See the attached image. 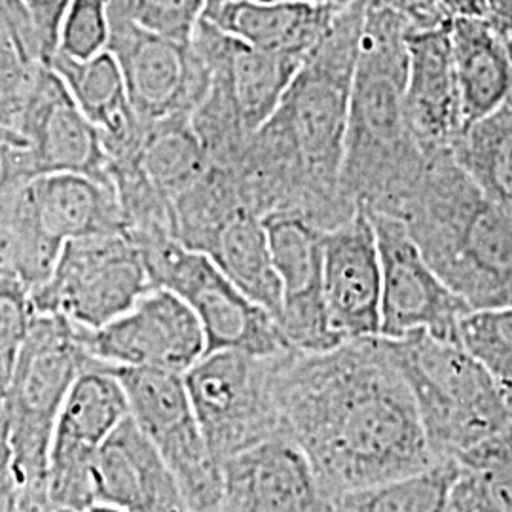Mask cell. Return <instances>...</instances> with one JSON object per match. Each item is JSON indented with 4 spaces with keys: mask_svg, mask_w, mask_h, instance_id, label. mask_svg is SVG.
<instances>
[{
    "mask_svg": "<svg viewBox=\"0 0 512 512\" xmlns=\"http://www.w3.org/2000/svg\"><path fill=\"white\" fill-rule=\"evenodd\" d=\"M509 50H511V55H512V38H511V40H509Z\"/></svg>",
    "mask_w": 512,
    "mask_h": 512,
    "instance_id": "cell-47",
    "label": "cell"
},
{
    "mask_svg": "<svg viewBox=\"0 0 512 512\" xmlns=\"http://www.w3.org/2000/svg\"><path fill=\"white\" fill-rule=\"evenodd\" d=\"M109 0H71L59 29L57 52L90 59L109 46Z\"/></svg>",
    "mask_w": 512,
    "mask_h": 512,
    "instance_id": "cell-34",
    "label": "cell"
},
{
    "mask_svg": "<svg viewBox=\"0 0 512 512\" xmlns=\"http://www.w3.org/2000/svg\"><path fill=\"white\" fill-rule=\"evenodd\" d=\"M21 2L29 10L31 18L35 19L38 33H40V38L46 48V54L52 63L57 46H59L61 21H63L65 10L71 0H21Z\"/></svg>",
    "mask_w": 512,
    "mask_h": 512,
    "instance_id": "cell-37",
    "label": "cell"
},
{
    "mask_svg": "<svg viewBox=\"0 0 512 512\" xmlns=\"http://www.w3.org/2000/svg\"><path fill=\"white\" fill-rule=\"evenodd\" d=\"M397 219L471 310L512 306V213L480 192L452 152L427 160Z\"/></svg>",
    "mask_w": 512,
    "mask_h": 512,
    "instance_id": "cell-3",
    "label": "cell"
},
{
    "mask_svg": "<svg viewBox=\"0 0 512 512\" xmlns=\"http://www.w3.org/2000/svg\"><path fill=\"white\" fill-rule=\"evenodd\" d=\"M107 50L118 61L131 107L145 126L173 116L190 118L211 86V69L190 42L110 21Z\"/></svg>",
    "mask_w": 512,
    "mask_h": 512,
    "instance_id": "cell-16",
    "label": "cell"
},
{
    "mask_svg": "<svg viewBox=\"0 0 512 512\" xmlns=\"http://www.w3.org/2000/svg\"><path fill=\"white\" fill-rule=\"evenodd\" d=\"M21 512H54L44 490H23L21 492Z\"/></svg>",
    "mask_w": 512,
    "mask_h": 512,
    "instance_id": "cell-42",
    "label": "cell"
},
{
    "mask_svg": "<svg viewBox=\"0 0 512 512\" xmlns=\"http://www.w3.org/2000/svg\"><path fill=\"white\" fill-rule=\"evenodd\" d=\"M403 18L412 33L442 29L452 23V14L440 0H376Z\"/></svg>",
    "mask_w": 512,
    "mask_h": 512,
    "instance_id": "cell-36",
    "label": "cell"
},
{
    "mask_svg": "<svg viewBox=\"0 0 512 512\" xmlns=\"http://www.w3.org/2000/svg\"><path fill=\"white\" fill-rule=\"evenodd\" d=\"M54 512H71V511H55V509H54Z\"/></svg>",
    "mask_w": 512,
    "mask_h": 512,
    "instance_id": "cell-48",
    "label": "cell"
},
{
    "mask_svg": "<svg viewBox=\"0 0 512 512\" xmlns=\"http://www.w3.org/2000/svg\"><path fill=\"white\" fill-rule=\"evenodd\" d=\"M99 365L69 319L35 313L8 382V425L14 471L23 490L46 492L55 423L74 382Z\"/></svg>",
    "mask_w": 512,
    "mask_h": 512,
    "instance_id": "cell-7",
    "label": "cell"
},
{
    "mask_svg": "<svg viewBox=\"0 0 512 512\" xmlns=\"http://www.w3.org/2000/svg\"><path fill=\"white\" fill-rule=\"evenodd\" d=\"M205 256L222 274L275 319L281 313L283 291L275 270L270 239L260 219L249 209H239L220 226Z\"/></svg>",
    "mask_w": 512,
    "mask_h": 512,
    "instance_id": "cell-26",
    "label": "cell"
},
{
    "mask_svg": "<svg viewBox=\"0 0 512 512\" xmlns=\"http://www.w3.org/2000/svg\"><path fill=\"white\" fill-rule=\"evenodd\" d=\"M8 382L10 378L0 374V456L12 458L10 425H8Z\"/></svg>",
    "mask_w": 512,
    "mask_h": 512,
    "instance_id": "cell-40",
    "label": "cell"
},
{
    "mask_svg": "<svg viewBox=\"0 0 512 512\" xmlns=\"http://www.w3.org/2000/svg\"><path fill=\"white\" fill-rule=\"evenodd\" d=\"M370 213L382 260V338L427 332L442 342H459L471 308L429 266L403 220Z\"/></svg>",
    "mask_w": 512,
    "mask_h": 512,
    "instance_id": "cell-14",
    "label": "cell"
},
{
    "mask_svg": "<svg viewBox=\"0 0 512 512\" xmlns=\"http://www.w3.org/2000/svg\"><path fill=\"white\" fill-rule=\"evenodd\" d=\"M458 461H439L414 475L336 495L332 512H446Z\"/></svg>",
    "mask_w": 512,
    "mask_h": 512,
    "instance_id": "cell-30",
    "label": "cell"
},
{
    "mask_svg": "<svg viewBox=\"0 0 512 512\" xmlns=\"http://www.w3.org/2000/svg\"><path fill=\"white\" fill-rule=\"evenodd\" d=\"M452 18H484L486 0H440Z\"/></svg>",
    "mask_w": 512,
    "mask_h": 512,
    "instance_id": "cell-41",
    "label": "cell"
},
{
    "mask_svg": "<svg viewBox=\"0 0 512 512\" xmlns=\"http://www.w3.org/2000/svg\"><path fill=\"white\" fill-rule=\"evenodd\" d=\"M139 164L169 202L200 183L211 167L188 116L145 126Z\"/></svg>",
    "mask_w": 512,
    "mask_h": 512,
    "instance_id": "cell-28",
    "label": "cell"
},
{
    "mask_svg": "<svg viewBox=\"0 0 512 512\" xmlns=\"http://www.w3.org/2000/svg\"><path fill=\"white\" fill-rule=\"evenodd\" d=\"M501 37L512 38V0H486V16Z\"/></svg>",
    "mask_w": 512,
    "mask_h": 512,
    "instance_id": "cell-39",
    "label": "cell"
},
{
    "mask_svg": "<svg viewBox=\"0 0 512 512\" xmlns=\"http://www.w3.org/2000/svg\"><path fill=\"white\" fill-rule=\"evenodd\" d=\"M21 492L14 461L0 456V512H21Z\"/></svg>",
    "mask_w": 512,
    "mask_h": 512,
    "instance_id": "cell-38",
    "label": "cell"
},
{
    "mask_svg": "<svg viewBox=\"0 0 512 512\" xmlns=\"http://www.w3.org/2000/svg\"><path fill=\"white\" fill-rule=\"evenodd\" d=\"M0 262H6V258H4V253H2V243H0ZM8 264V262H6ZM10 266V264H8Z\"/></svg>",
    "mask_w": 512,
    "mask_h": 512,
    "instance_id": "cell-46",
    "label": "cell"
},
{
    "mask_svg": "<svg viewBox=\"0 0 512 512\" xmlns=\"http://www.w3.org/2000/svg\"><path fill=\"white\" fill-rule=\"evenodd\" d=\"M154 289L145 258L126 230L69 241L54 272L31 293L37 313L97 330L135 306Z\"/></svg>",
    "mask_w": 512,
    "mask_h": 512,
    "instance_id": "cell-10",
    "label": "cell"
},
{
    "mask_svg": "<svg viewBox=\"0 0 512 512\" xmlns=\"http://www.w3.org/2000/svg\"><path fill=\"white\" fill-rule=\"evenodd\" d=\"M90 512H120V511H114V509H109V507H95V509H92Z\"/></svg>",
    "mask_w": 512,
    "mask_h": 512,
    "instance_id": "cell-45",
    "label": "cell"
},
{
    "mask_svg": "<svg viewBox=\"0 0 512 512\" xmlns=\"http://www.w3.org/2000/svg\"><path fill=\"white\" fill-rule=\"evenodd\" d=\"M323 285L332 325L344 342L380 336L382 260L363 203L351 219L323 234Z\"/></svg>",
    "mask_w": 512,
    "mask_h": 512,
    "instance_id": "cell-18",
    "label": "cell"
},
{
    "mask_svg": "<svg viewBox=\"0 0 512 512\" xmlns=\"http://www.w3.org/2000/svg\"><path fill=\"white\" fill-rule=\"evenodd\" d=\"M277 355L213 351L184 374L203 437L220 465L258 444L279 439Z\"/></svg>",
    "mask_w": 512,
    "mask_h": 512,
    "instance_id": "cell-11",
    "label": "cell"
},
{
    "mask_svg": "<svg viewBox=\"0 0 512 512\" xmlns=\"http://www.w3.org/2000/svg\"><path fill=\"white\" fill-rule=\"evenodd\" d=\"M141 255L152 285L181 296L198 315L207 353L243 351L270 357L294 349L274 315L236 287L211 258L186 249L177 239L148 245Z\"/></svg>",
    "mask_w": 512,
    "mask_h": 512,
    "instance_id": "cell-9",
    "label": "cell"
},
{
    "mask_svg": "<svg viewBox=\"0 0 512 512\" xmlns=\"http://www.w3.org/2000/svg\"><path fill=\"white\" fill-rule=\"evenodd\" d=\"M384 340L412 391L437 461H459L511 421L492 376L461 344L427 332Z\"/></svg>",
    "mask_w": 512,
    "mask_h": 512,
    "instance_id": "cell-5",
    "label": "cell"
},
{
    "mask_svg": "<svg viewBox=\"0 0 512 512\" xmlns=\"http://www.w3.org/2000/svg\"><path fill=\"white\" fill-rule=\"evenodd\" d=\"M340 8L344 6L236 0L205 10L203 18L258 50L306 59Z\"/></svg>",
    "mask_w": 512,
    "mask_h": 512,
    "instance_id": "cell-24",
    "label": "cell"
},
{
    "mask_svg": "<svg viewBox=\"0 0 512 512\" xmlns=\"http://www.w3.org/2000/svg\"><path fill=\"white\" fill-rule=\"evenodd\" d=\"M38 67L18 46L0 0V128H12Z\"/></svg>",
    "mask_w": 512,
    "mask_h": 512,
    "instance_id": "cell-35",
    "label": "cell"
},
{
    "mask_svg": "<svg viewBox=\"0 0 512 512\" xmlns=\"http://www.w3.org/2000/svg\"><path fill=\"white\" fill-rule=\"evenodd\" d=\"M190 44L211 71H219L226 78L239 116L251 133L274 116L304 63L300 57L253 48L207 18L200 19Z\"/></svg>",
    "mask_w": 512,
    "mask_h": 512,
    "instance_id": "cell-22",
    "label": "cell"
},
{
    "mask_svg": "<svg viewBox=\"0 0 512 512\" xmlns=\"http://www.w3.org/2000/svg\"><path fill=\"white\" fill-rule=\"evenodd\" d=\"M450 44L467 128L512 97L509 40L501 37L486 18H454Z\"/></svg>",
    "mask_w": 512,
    "mask_h": 512,
    "instance_id": "cell-25",
    "label": "cell"
},
{
    "mask_svg": "<svg viewBox=\"0 0 512 512\" xmlns=\"http://www.w3.org/2000/svg\"><path fill=\"white\" fill-rule=\"evenodd\" d=\"M459 342L488 370L512 414V306L465 315Z\"/></svg>",
    "mask_w": 512,
    "mask_h": 512,
    "instance_id": "cell-31",
    "label": "cell"
},
{
    "mask_svg": "<svg viewBox=\"0 0 512 512\" xmlns=\"http://www.w3.org/2000/svg\"><path fill=\"white\" fill-rule=\"evenodd\" d=\"M404 101L410 133L425 160L450 154L465 128L450 25L410 33Z\"/></svg>",
    "mask_w": 512,
    "mask_h": 512,
    "instance_id": "cell-20",
    "label": "cell"
},
{
    "mask_svg": "<svg viewBox=\"0 0 512 512\" xmlns=\"http://www.w3.org/2000/svg\"><path fill=\"white\" fill-rule=\"evenodd\" d=\"M109 368L126 391L129 416L177 478L190 512H219L222 465L205 442L184 374L158 368Z\"/></svg>",
    "mask_w": 512,
    "mask_h": 512,
    "instance_id": "cell-12",
    "label": "cell"
},
{
    "mask_svg": "<svg viewBox=\"0 0 512 512\" xmlns=\"http://www.w3.org/2000/svg\"><path fill=\"white\" fill-rule=\"evenodd\" d=\"M458 463L446 512H512V418Z\"/></svg>",
    "mask_w": 512,
    "mask_h": 512,
    "instance_id": "cell-29",
    "label": "cell"
},
{
    "mask_svg": "<svg viewBox=\"0 0 512 512\" xmlns=\"http://www.w3.org/2000/svg\"><path fill=\"white\" fill-rule=\"evenodd\" d=\"M410 33L403 18L366 0L340 173L351 202L393 219L412 198L427 165L406 118Z\"/></svg>",
    "mask_w": 512,
    "mask_h": 512,
    "instance_id": "cell-2",
    "label": "cell"
},
{
    "mask_svg": "<svg viewBox=\"0 0 512 512\" xmlns=\"http://www.w3.org/2000/svg\"><path fill=\"white\" fill-rule=\"evenodd\" d=\"M365 10L366 0L338 10L272 116L291 141L311 186L330 202L351 207L357 203L344 194L340 173Z\"/></svg>",
    "mask_w": 512,
    "mask_h": 512,
    "instance_id": "cell-4",
    "label": "cell"
},
{
    "mask_svg": "<svg viewBox=\"0 0 512 512\" xmlns=\"http://www.w3.org/2000/svg\"><path fill=\"white\" fill-rule=\"evenodd\" d=\"M35 313L29 287L6 262H0V374L8 378Z\"/></svg>",
    "mask_w": 512,
    "mask_h": 512,
    "instance_id": "cell-33",
    "label": "cell"
},
{
    "mask_svg": "<svg viewBox=\"0 0 512 512\" xmlns=\"http://www.w3.org/2000/svg\"><path fill=\"white\" fill-rule=\"evenodd\" d=\"M452 156L486 198L512 213V97L463 129Z\"/></svg>",
    "mask_w": 512,
    "mask_h": 512,
    "instance_id": "cell-27",
    "label": "cell"
},
{
    "mask_svg": "<svg viewBox=\"0 0 512 512\" xmlns=\"http://www.w3.org/2000/svg\"><path fill=\"white\" fill-rule=\"evenodd\" d=\"M264 220L283 304L279 329L291 348L327 351L344 344L330 319L323 285V230L304 217L277 213Z\"/></svg>",
    "mask_w": 512,
    "mask_h": 512,
    "instance_id": "cell-17",
    "label": "cell"
},
{
    "mask_svg": "<svg viewBox=\"0 0 512 512\" xmlns=\"http://www.w3.org/2000/svg\"><path fill=\"white\" fill-rule=\"evenodd\" d=\"M126 230L114 183L78 173L0 184V243L10 268L33 293L74 239Z\"/></svg>",
    "mask_w": 512,
    "mask_h": 512,
    "instance_id": "cell-6",
    "label": "cell"
},
{
    "mask_svg": "<svg viewBox=\"0 0 512 512\" xmlns=\"http://www.w3.org/2000/svg\"><path fill=\"white\" fill-rule=\"evenodd\" d=\"M80 336L93 359L109 366L186 374L207 353L198 315L162 287L150 289L105 327L80 329Z\"/></svg>",
    "mask_w": 512,
    "mask_h": 512,
    "instance_id": "cell-15",
    "label": "cell"
},
{
    "mask_svg": "<svg viewBox=\"0 0 512 512\" xmlns=\"http://www.w3.org/2000/svg\"><path fill=\"white\" fill-rule=\"evenodd\" d=\"M50 67L59 74L80 110L99 131L109 164L139 154L145 124L131 107L124 76L109 50L90 59H73L55 52Z\"/></svg>",
    "mask_w": 512,
    "mask_h": 512,
    "instance_id": "cell-23",
    "label": "cell"
},
{
    "mask_svg": "<svg viewBox=\"0 0 512 512\" xmlns=\"http://www.w3.org/2000/svg\"><path fill=\"white\" fill-rule=\"evenodd\" d=\"M203 12L205 0H109L110 21L131 23L177 42H190Z\"/></svg>",
    "mask_w": 512,
    "mask_h": 512,
    "instance_id": "cell-32",
    "label": "cell"
},
{
    "mask_svg": "<svg viewBox=\"0 0 512 512\" xmlns=\"http://www.w3.org/2000/svg\"><path fill=\"white\" fill-rule=\"evenodd\" d=\"M97 507L120 512H190L164 458L131 416L103 444L95 461Z\"/></svg>",
    "mask_w": 512,
    "mask_h": 512,
    "instance_id": "cell-21",
    "label": "cell"
},
{
    "mask_svg": "<svg viewBox=\"0 0 512 512\" xmlns=\"http://www.w3.org/2000/svg\"><path fill=\"white\" fill-rule=\"evenodd\" d=\"M274 389L279 437L306 456L332 497L439 463L382 336L317 353L283 351Z\"/></svg>",
    "mask_w": 512,
    "mask_h": 512,
    "instance_id": "cell-1",
    "label": "cell"
},
{
    "mask_svg": "<svg viewBox=\"0 0 512 512\" xmlns=\"http://www.w3.org/2000/svg\"><path fill=\"white\" fill-rule=\"evenodd\" d=\"M228 2H236V0H205V10H209V8H219V6L228 4Z\"/></svg>",
    "mask_w": 512,
    "mask_h": 512,
    "instance_id": "cell-44",
    "label": "cell"
},
{
    "mask_svg": "<svg viewBox=\"0 0 512 512\" xmlns=\"http://www.w3.org/2000/svg\"><path fill=\"white\" fill-rule=\"evenodd\" d=\"M78 173L112 183L109 154L97 128L50 65L38 67L12 139L0 145V184Z\"/></svg>",
    "mask_w": 512,
    "mask_h": 512,
    "instance_id": "cell-8",
    "label": "cell"
},
{
    "mask_svg": "<svg viewBox=\"0 0 512 512\" xmlns=\"http://www.w3.org/2000/svg\"><path fill=\"white\" fill-rule=\"evenodd\" d=\"M266 2H304V4H325V6H348L353 0H266Z\"/></svg>",
    "mask_w": 512,
    "mask_h": 512,
    "instance_id": "cell-43",
    "label": "cell"
},
{
    "mask_svg": "<svg viewBox=\"0 0 512 512\" xmlns=\"http://www.w3.org/2000/svg\"><path fill=\"white\" fill-rule=\"evenodd\" d=\"M128 416L126 391L109 365L99 363L78 376L59 412L48 452L46 495L55 511L97 507L95 461Z\"/></svg>",
    "mask_w": 512,
    "mask_h": 512,
    "instance_id": "cell-13",
    "label": "cell"
},
{
    "mask_svg": "<svg viewBox=\"0 0 512 512\" xmlns=\"http://www.w3.org/2000/svg\"><path fill=\"white\" fill-rule=\"evenodd\" d=\"M332 503L291 440H268L222 465L219 512H332Z\"/></svg>",
    "mask_w": 512,
    "mask_h": 512,
    "instance_id": "cell-19",
    "label": "cell"
}]
</instances>
